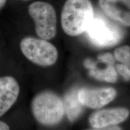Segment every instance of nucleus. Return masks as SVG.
Returning a JSON list of instances; mask_svg holds the SVG:
<instances>
[{
  "label": "nucleus",
  "instance_id": "nucleus-6",
  "mask_svg": "<svg viewBox=\"0 0 130 130\" xmlns=\"http://www.w3.org/2000/svg\"><path fill=\"white\" fill-rule=\"evenodd\" d=\"M78 99L84 106L98 108L113 101L116 96L113 88L81 89L78 90Z\"/></svg>",
  "mask_w": 130,
  "mask_h": 130
},
{
  "label": "nucleus",
  "instance_id": "nucleus-5",
  "mask_svg": "<svg viewBox=\"0 0 130 130\" xmlns=\"http://www.w3.org/2000/svg\"><path fill=\"white\" fill-rule=\"evenodd\" d=\"M86 31L90 41L100 47L114 46L122 37L117 26L101 16L94 17Z\"/></svg>",
  "mask_w": 130,
  "mask_h": 130
},
{
  "label": "nucleus",
  "instance_id": "nucleus-3",
  "mask_svg": "<svg viewBox=\"0 0 130 130\" xmlns=\"http://www.w3.org/2000/svg\"><path fill=\"white\" fill-rule=\"evenodd\" d=\"M22 53L27 59L42 66L54 64L58 58L57 48L46 40L27 37L21 42Z\"/></svg>",
  "mask_w": 130,
  "mask_h": 130
},
{
  "label": "nucleus",
  "instance_id": "nucleus-1",
  "mask_svg": "<svg viewBox=\"0 0 130 130\" xmlns=\"http://www.w3.org/2000/svg\"><path fill=\"white\" fill-rule=\"evenodd\" d=\"M94 18L90 0H67L61 12L63 30L71 36L83 33Z\"/></svg>",
  "mask_w": 130,
  "mask_h": 130
},
{
  "label": "nucleus",
  "instance_id": "nucleus-15",
  "mask_svg": "<svg viewBox=\"0 0 130 130\" xmlns=\"http://www.w3.org/2000/svg\"><path fill=\"white\" fill-rule=\"evenodd\" d=\"M0 130H10L7 123L0 121Z\"/></svg>",
  "mask_w": 130,
  "mask_h": 130
},
{
  "label": "nucleus",
  "instance_id": "nucleus-7",
  "mask_svg": "<svg viewBox=\"0 0 130 130\" xmlns=\"http://www.w3.org/2000/svg\"><path fill=\"white\" fill-rule=\"evenodd\" d=\"M129 115V110L124 108L102 110L92 114L89 122L93 128L113 126L125 121Z\"/></svg>",
  "mask_w": 130,
  "mask_h": 130
},
{
  "label": "nucleus",
  "instance_id": "nucleus-4",
  "mask_svg": "<svg viewBox=\"0 0 130 130\" xmlns=\"http://www.w3.org/2000/svg\"><path fill=\"white\" fill-rule=\"evenodd\" d=\"M28 12L35 21L36 32L40 38L50 40L56 36V13L51 4L43 1L34 2L29 6Z\"/></svg>",
  "mask_w": 130,
  "mask_h": 130
},
{
  "label": "nucleus",
  "instance_id": "nucleus-13",
  "mask_svg": "<svg viewBox=\"0 0 130 130\" xmlns=\"http://www.w3.org/2000/svg\"><path fill=\"white\" fill-rule=\"evenodd\" d=\"M116 69L118 70V72L119 73V74H121L126 80H129L130 72L129 66L123 64H116Z\"/></svg>",
  "mask_w": 130,
  "mask_h": 130
},
{
  "label": "nucleus",
  "instance_id": "nucleus-16",
  "mask_svg": "<svg viewBox=\"0 0 130 130\" xmlns=\"http://www.w3.org/2000/svg\"><path fill=\"white\" fill-rule=\"evenodd\" d=\"M7 0H0V9H1L6 3Z\"/></svg>",
  "mask_w": 130,
  "mask_h": 130
},
{
  "label": "nucleus",
  "instance_id": "nucleus-14",
  "mask_svg": "<svg viewBox=\"0 0 130 130\" xmlns=\"http://www.w3.org/2000/svg\"><path fill=\"white\" fill-rule=\"evenodd\" d=\"M87 130H122L121 128L117 126H109L106 127H102L99 128H93V129Z\"/></svg>",
  "mask_w": 130,
  "mask_h": 130
},
{
  "label": "nucleus",
  "instance_id": "nucleus-10",
  "mask_svg": "<svg viewBox=\"0 0 130 130\" xmlns=\"http://www.w3.org/2000/svg\"><path fill=\"white\" fill-rule=\"evenodd\" d=\"M78 90L73 89L66 93L64 96V105L68 119L70 121H74L79 116L83 111V105L78 99Z\"/></svg>",
  "mask_w": 130,
  "mask_h": 130
},
{
  "label": "nucleus",
  "instance_id": "nucleus-2",
  "mask_svg": "<svg viewBox=\"0 0 130 130\" xmlns=\"http://www.w3.org/2000/svg\"><path fill=\"white\" fill-rule=\"evenodd\" d=\"M32 112L37 121L45 125H54L60 122L64 114L63 101L53 92L38 94L31 104Z\"/></svg>",
  "mask_w": 130,
  "mask_h": 130
},
{
  "label": "nucleus",
  "instance_id": "nucleus-8",
  "mask_svg": "<svg viewBox=\"0 0 130 130\" xmlns=\"http://www.w3.org/2000/svg\"><path fill=\"white\" fill-rule=\"evenodd\" d=\"M20 87L13 77H0V117L12 107L18 99Z\"/></svg>",
  "mask_w": 130,
  "mask_h": 130
},
{
  "label": "nucleus",
  "instance_id": "nucleus-12",
  "mask_svg": "<svg viewBox=\"0 0 130 130\" xmlns=\"http://www.w3.org/2000/svg\"><path fill=\"white\" fill-rule=\"evenodd\" d=\"M115 57L123 64L129 66L130 48L129 46H123L117 48L115 51Z\"/></svg>",
  "mask_w": 130,
  "mask_h": 130
},
{
  "label": "nucleus",
  "instance_id": "nucleus-11",
  "mask_svg": "<svg viewBox=\"0 0 130 130\" xmlns=\"http://www.w3.org/2000/svg\"><path fill=\"white\" fill-rule=\"evenodd\" d=\"M84 66L90 69V75L95 78L101 81H105L109 83H115L117 80L116 71L112 65L108 66L105 69H98L93 66V63L90 60H86L84 63Z\"/></svg>",
  "mask_w": 130,
  "mask_h": 130
},
{
  "label": "nucleus",
  "instance_id": "nucleus-9",
  "mask_svg": "<svg viewBox=\"0 0 130 130\" xmlns=\"http://www.w3.org/2000/svg\"><path fill=\"white\" fill-rule=\"evenodd\" d=\"M119 1L121 0H99V4L110 18L118 21L126 26H129V10L123 9L118 3Z\"/></svg>",
  "mask_w": 130,
  "mask_h": 130
},
{
  "label": "nucleus",
  "instance_id": "nucleus-17",
  "mask_svg": "<svg viewBox=\"0 0 130 130\" xmlns=\"http://www.w3.org/2000/svg\"></svg>",
  "mask_w": 130,
  "mask_h": 130
}]
</instances>
